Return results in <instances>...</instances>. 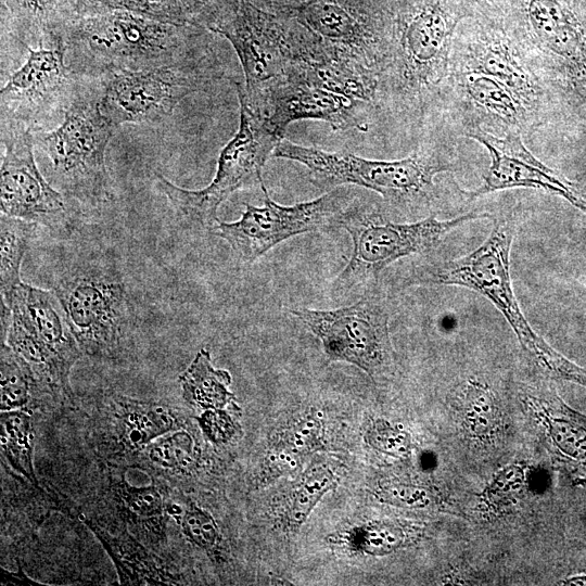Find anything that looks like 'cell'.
Segmentation results:
<instances>
[{"instance_id": "obj_8", "label": "cell", "mask_w": 586, "mask_h": 586, "mask_svg": "<svg viewBox=\"0 0 586 586\" xmlns=\"http://www.w3.org/2000/svg\"><path fill=\"white\" fill-rule=\"evenodd\" d=\"M51 290L85 354L97 358L118 354L133 318L126 282L113 263L75 258L56 270Z\"/></svg>"}, {"instance_id": "obj_35", "label": "cell", "mask_w": 586, "mask_h": 586, "mask_svg": "<svg viewBox=\"0 0 586 586\" xmlns=\"http://www.w3.org/2000/svg\"><path fill=\"white\" fill-rule=\"evenodd\" d=\"M120 496L127 507L142 517L160 515L163 511V499L155 486L133 487L125 483Z\"/></svg>"}, {"instance_id": "obj_33", "label": "cell", "mask_w": 586, "mask_h": 586, "mask_svg": "<svg viewBox=\"0 0 586 586\" xmlns=\"http://www.w3.org/2000/svg\"><path fill=\"white\" fill-rule=\"evenodd\" d=\"M148 450L151 461L165 469H189L195 461L193 438L184 431L157 441Z\"/></svg>"}, {"instance_id": "obj_25", "label": "cell", "mask_w": 586, "mask_h": 586, "mask_svg": "<svg viewBox=\"0 0 586 586\" xmlns=\"http://www.w3.org/2000/svg\"><path fill=\"white\" fill-rule=\"evenodd\" d=\"M322 421L315 410L291 420L276 436L267 460L266 476H278L293 470L298 459L317 449L321 442Z\"/></svg>"}, {"instance_id": "obj_29", "label": "cell", "mask_w": 586, "mask_h": 586, "mask_svg": "<svg viewBox=\"0 0 586 586\" xmlns=\"http://www.w3.org/2000/svg\"><path fill=\"white\" fill-rule=\"evenodd\" d=\"M1 449L11 467L35 485L33 464V426L30 416L22 409L1 411Z\"/></svg>"}, {"instance_id": "obj_16", "label": "cell", "mask_w": 586, "mask_h": 586, "mask_svg": "<svg viewBox=\"0 0 586 586\" xmlns=\"http://www.w3.org/2000/svg\"><path fill=\"white\" fill-rule=\"evenodd\" d=\"M440 115L463 137L485 132L528 139L544 127L506 85L475 71L448 72L441 90Z\"/></svg>"}, {"instance_id": "obj_10", "label": "cell", "mask_w": 586, "mask_h": 586, "mask_svg": "<svg viewBox=\"0 0 586 586\" xmlns=\"http://www.w3.org/2000/svg\"><path fill=\"white\" fill-rule=\"evenodd\" d=\"M7 306L12 314L7 344L30 365L43 388L71 398L69 373L82 351L56 295L22 282Z\"/></svg>"}, {"instance_id": "obj_4", "label": "cell", "mask_w": 586, "mask_h": 586, "mask_svg": "<svg viewBox=\"0 0 586 586\" xmlns=\"http://www.w3.org/2000/svg\"><path fill=\"white\" fill-rule=\"evenodd\" d=\"M499 25L549 90L564 136L586 135V0H523Z\"/></svg>"}, {"instance_id": "obj_11", "label": "cell", "mask_w": 586, "mask_h": 586, "mask_svg": "<svg viewBox=\"0 0 586 586\" xmlns=\"http://www.w3.org/2000/svg\"><path fill=\"white\" fill-rule=\"evenodd\" d=\"M240 122L234 136L220 151L212 182L201 190L182 189L156 174V186L188 221L212 230L217 209L232 193L262 186L263 168L283 139L239 100Z\"/></svg>"}, {"instance_id": "obj_13", "label": "cell", "mask_w": 586, "mask_h": 586, "mask_svg": "<svg viewBox=\"0 0 586 586\" xmlns=\"http://www.w3.org/2000/svg\"><path fill=\"white\" fill-rule=\"evenodd\" d=\"M322 343L328 358L357 366L374 382L392 373L393 347L388 311L377 291L335 309H290Z\"/></svg>"}, {"instance_id": "obj_3", "label": "cell", "mask_w": 586, "mask_h": 586, "mask_svg": "<svg viewBox=\"0 0 586 586\" xmlns=\"http://www.w3.org/2000/svg\"><path fill=\"white\" fill-rule=\"evenodd\" d=\"M450 143L440 130H432L421 138L410 155L385 161L300 145L283 138L272 157L302 164L308 171L309 181L326 192L357 186L380 194L390 209L419 213L430 209L441 198L444 188L435 182V178L456 166Z\"/></svg>"}, {"instance_id": "obj_5", "label": "cell", "mask_w": 586, "mask_h": 586, "mask_svg": "<svg viewBox=\"0 0 586 586\" xmlns=\"http://www.w3.org/2000/svg\"><path fill=\"white\" fill-rule=\"evenodd\" d=\"M514 225L495 219L486 240L464 256L426 265L409 276L410 283L457 285L488 300L505 317L521 346L547 374L586 387V370L555 351L534 331L523 315L512 289L510 252Z\"/></svg>"}, {"instance_id": "obj_23", "label": "cell", "mask_w": 586, "mask_h": 586, "mask_svg": "<svg viewBox=\"0 0 586 586\" xmlns=\"http://www.w3.org/2000/svg\"><path fill=\"white\" fill-rule=\"evenodd\" d=\"M75 15L64 0H1L2 34L24 48L53 44Z\"/></svg>"}, {"instance_id": "obj_26", "label": "cell", "mask_w": 586, "mask_h": 586, "mask_svg": "<svg viewBox=\"0 0 586 586\" xmlns=\"http://www.w3.org/2000/svg\"><path fill=\"white\" fill-rule=\"evenodd\" d=\"M343 466L330 458L313 460L291 489L284 519L292 531L300 528L324 494L341 481Z\"/></svg>"}, {"instance_id": "obj_15", "label": "cell", "mask_w": 586, "mask_h": 586, "mask_svg": "<svg viewBox=\"0 0 586 586\" xmlns=\"http://www.w3.org/2000/svg\"><path fill=\"white\" fill-rule=\"evenodd\" d=\"M25 50V62L0 91L1 129L34 133L64 115L81 78L66 63L61 36L53 44Z\"/></svg>"}, {"instance_id": "obj_31", "label": "cell", "mask_w": 586, "mask_h": 586, "mask_svg": "<svg viewBox=\"0 0 586 586\" xmlns=\"http://www.w3.org/2000/svg\"><path fill=\"white\" fill-rule=\"evenodd\" d=\"M40 387L30 365L7 343H1V411L25 408Z\"/></svg>"}, {"instance_id": "obj_19", "label": "cell", "mask_w": 586, "mask_h": 586, "mask_svg": "<svg viewBox=\"0 0 586 586\" xmlns=\"http://www.w3.org/2000/svg\"><path fill=\"white\" fill-rule=\"evenodd\" d=\"M365 0H313L297 9L296 21L336 55L378 77L392 44L393 23Z\"/></svg>"}, {"instance_id": "obj_2", "label": "cell", "mask_w": 586, "mask_h": 586, "mask_svg": "<svg viewBox=\"0 0 586 586\" xmlns=\"http://www.w3.org/2000/svg\"><path fill=\"white\" fill-rule=\"evenodd\" d=\"M412 5L393 23L391 51L378 77V114L417 137L433 130L461 15L441 0Z\"/></svg>"}, {"instance_id": "obj_34", "label": "cell", "mask_w": 586, "mask_h": 586, "mask_svg": "<svg viewBox=\"0 0 586 586\" xmlns=\"http://www.w3.org/2000/svg\"><path fill=\"white\" fill-rule=\"evenodd\" d=\"M179 517L181 530L187 538L206 552H214L220 535L213 517L193 502L181 510Z\"/></svg>"}, {"instance_id": "obj_30", "label": "cell", "mask_w": 586, "mask_h": 586, "mask_svg": "<svg viewBox=\"0 0 586 586\" xmlns=\"http://www.w3.org/2000/svg\"><path fill=\"white\" fill-rule=\"evenodd\" d=\"M120 405L126 436L135 447L145 446L177 426L171 410L162 404L123 398Z\"/></svg>"}, {"instance_id": "obj_9", "label": "cell", "mask_w": 586, "mask_h": 586, "mask_svg": "<svg viewBox=\"0 0 586 586\" xmlns=\"http://www.w3.org/2000/svg\"><path fill=\"white\" fill-rule=\"evenodd\" d=\"M212 31L233 47L245 80L235 82L238 99L255 114L266 92L304 56L309 40L296 20L268 15L246 0H238Z\"/></svg>"}, {"instance_id": "obj_7", "label": "cell", "mask_w": 586, "mask_h": 586, "mask_svg": "<svg viewBox=\"0 0 586 586\" xmlns=\"http://www.w3.org/2000/svg\"><path fill=\"white\" fill-rule=\"evenodd\" d=\"M100 80L81 78L62 123L33 133L50 160L54 181L79 205L98 208L111 198L105 152L116 129L99 107Z\"/></svg>"}, {"instance_id": "obj_6", "label": "cell", "mask_w": 586, "mask_h": 586, "mask_svg": "<svg viewBox=\"0 0 586 586\" xmlns=\"http://www.w3.org/2000/svg\"><path fill=\"white\" fill-rule=\"evenodd\" d=\"M383 207L358 196L341 221L352 238V254L332 283L331 293L347 297L377 291L381 272L400 258L424 254L441 244L458 227L476 219L493 218L486 212H468L441 220L434 215L413 222L387 219Z\"/></svg>"}, {"instance_id": "obj_32", "label": "cell", "mask_w": 586, "mask_h": 586, "mask_svg": "<svg viewBox=\"0 0 586 586\" xmlns=\"http://www.w3.org/2000/svg\"><path fill=\"white\" fill-rule=\"evenodd\" d=\"M347 539L352 547L360 552L381 556L398 548L405 534L396 523L378 521L353 528Z\"/></svg>"}, {"instance_id": "obj_21", "label": "cell", "mask_w": 586, "mask_h": 586, "mask_svg": "<svg viewBox=\"0 0 586 586\" xmlns=\"http://www.w3.org/2000/svg\"><path fill=\"white\" fill-rule=\"evenodd\" d=\"M467 138L485 146L491 157L483 183L473 191H463L467 202L500 190L532 188L561 196L586 213V199L579 194L575 184L536 158L526 149L521 136L498 138L475 132Z\"/></svg>"}, {"instance_id": "obj_1", "label": "cell", "mask_w": 586, "mask_h": 586, "mask_svg": "<svg viewBox=\"0 0 586 586\" xmlns=\"http://www.w3.org/2000/svg\"><path fill=\"white\" fill-rule=\"evenodd\" d=\"M208 29L160 21L126 10L73 16L61 37L66 63L79 78L215 61Z\"/></svg>"}, {"instance_id": "obj_27", "label": "cell", "mask_w": 586, "mask_h": 586, "mask_svg": "<svg viewBox=\"0 0 586 586\" xmlns=\"http://www.w3.org/2000/svg\"><path fill=\"white\" fill-rule=\"evenodd\" d=\"M182 396L189 404L207 409H224L232 405L234 395L228 390L231 375L227 370L216 369L211 354L202 348L190 366L179 377Z\"/></svg>"}, {"instance_id": "obj_38", "label": "cell", "mask_w": 586, "mask_h": 586, "mask_svg": "<svg viewBox=\"0 0 586 586\" xmlns=\"http://www.w3.org/2000/svg\"><path fill=\"white\" fill-rule=\"evenodd\" d=\"M568 582L570 583H566V584L586 585V576L574 577Z\"/></svg>"}, {"instance_id": "obj_14", "label": "cell", "mask_w": 586, "mask_h": 586, "mask_svg": "<svg viewBox=\"0 0 586 586\" xmlns=\"http://www.w3.org/2000/svg\"><path fill=\"white\" fill-rule=\"evenodd\" d=\"M220 76L217 60L115 73L100 79L99 107L114 127L158 123L182 99Z\"/></svg>"}, {"instance_id": "obj_22", "label": "cell", "mask_w": 586, "mask_h": 586, "mask_svg": "<svg viewBox=\"0 0 586 586\" xmlns=\"http://www.w3.org/2000/svg\"><path fill=\"white\" fill-rule=\"evenodd\" d=\"M523 398L538 417L555 461L575 477L586 480V417L548 390L528 388Z\"/></svg>"}, {"instance_id": "obj_24", "label": "cell", "mask_w": 586, "mask_h": 586, "mask_svg": "<svg viewBox=\"0 0 586 586\" xmlns=\"http://www.w3.org/2000/svg\"><path fill=\"white\" fill-rule=\"evenodd\" d=\"M238 0H78L76 14L126 10L160 21L212 29Z\"/></svg>"}, {"instance_id": "obj_17", "label": "cell", "mask_w": 586, "mask_h": 586, "mask_svg": "<svg viewBox=\"0 0 586 586\" xmlns=\"http://www.w3.org/2000/svg\"><path fill=\"white\" fill-rule=\"evenodd\" d=\"M1 213L41 226L55 238L69 237L79 211L38 169L33 132L1 129Z\"/></svg>"}, {"instance_id": "obj_36", "label": "cell", "mask_w": 586, "mask_h": 586, "mask_svg": "<svg viewBox=\"0 0 586 586\" xmlns=\"http://www.w3.org/2000/svg\"><path fill=\"white\" fill-rule=\"evenodd\" d=\"M366 441L372 447L385 453H399L408 448L409 441L404 433H399L386 424L377 422L366 432Z\"/></svg>"}, {"instance_id": "obj_18", "label": "cell", "mask_w": 586, "mask_h": 586, "mask_svg": "<svg viewBox=\"0 0 586 586\" xmlns=\"http://www.w3.org/2000/svg\"><path fill=\"white\" fill-rule=\"evenodd\" d=\"M475 71L506 85L542 122L562 131L559 110L547 87L517 44L498 25H473L454 35L449 72Z\"/></svg>"}, {"instance_id": "obj_20", "label": "cell", "mask_w": 586, "mask_h": 586, "mask_svg": "<svg viewBox=\"0 0 586 586\" xmlns=\"http://www.w3.org/2000/svg\"><path fill=\"white\" fill-rule=\"evenodd\" d=\"M256 115L283 138L290 124L303 119L322 120L333 130L367 131L378 111L368 102L332 92L289 73L266 92Z\"/></svg>"}, {"instance_id": "obj_12", "label": "cell", "mask_w": 586, "mask_h": 586, "mask_svg": "<svg viewBox=\"0 0 586 586\" xmlns=\"http://www.w3.org/2000/svg\"><path fill=\"white\" fill-rule=\"evenodd\" d=\"M260 189L263 206L245 203L240 219L231 222L218 220L212 229L245 264H252L273 246L295 235L341 228L345 212L357 198L348 186H343L315 200L286 206L270 198L264 182Z\"/></svg>"}, {"instance_id": "obj_28", "label": "cell", "mask_w": 586, "mask_h": 586, "mask_svg": "<svg viewBox=\"0 0 586 586\" xmlns=\"http://www.w3.org/2000/svg\"><path fill=\"white\" fill-rule=\"evenodd\" d=\"M38 225L1 213L0 218V288L1 302L8 305L22 283L20 269L25 252Z\"/></svg>"}, {"instance_id": "obj_39", "label": "cell", "mask_w": 586, "mask_h": 586, "mask_svg": "<svg viewBox=\"0 0 586 586\" xmlns=\"http://www.w3.org/2000/svg\"><path fill=\"white\" fill-rule=\"evenodd\" d=\"M64 1H66V2L74 9V11H75V13H76L75 5H76V2H77L78 0H64Z\"/></svg>"}, {"instance_id": "obj_37", "label": "cell", "mask_w": 586, "mask_h": 586, "mask_svg": "<svg viewBox=\"0 0 586 586\" xmlns=\"http://www.w3.org/2000/svg\"><path fill=\"white\" fill-rule=\"evenodd\" d=\"M199 422L205 435L214 442L228 441L234 431L233 422L224 409L205 410Z\"/></svg>"}]
</instances>
